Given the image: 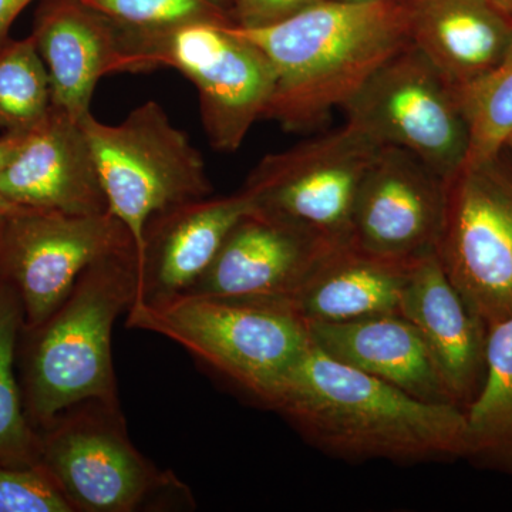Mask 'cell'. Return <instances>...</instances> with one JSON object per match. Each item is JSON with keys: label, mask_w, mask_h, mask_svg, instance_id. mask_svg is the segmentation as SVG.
I'll return each mask as SVG.
<instances>
[{"label": "cell", "mask_w": 512, "mask_h": 512, "mask_svg": "<svg viewBox=\"0 0 512 512\" xmlns=\"http://www.w3.org/2000/svg\"><path fill=\"white\" fill-rule=\"evenodd\" d=\"M269 409L316 447L350 460L433 461L468 454L466 410L417 399L343 365L313 343Z\"/></svg>", "instance_id": "1"}, {"label": "cell", "mask_w": 512, "mask_h": 512, "mask_svg": "<svg viewBox=\"0 0 512 512\" xmlns=\"http://www.w3.org/2000/svg\"><path fill=\"white\" fill-rule=\"evenodd\" d=\"M232 26L274 67L275 89L264 119L286 131L320 126L410 43L406 0H323L265 28Z\"/></svg>", "instance_id": "2"}, {"label": "cell", "mask_w": 512, "mask_h": 512, "mask_svg": "<svg viewBox=\"0 0 512 512\" xmlns=\"http://www.w3.org/2000/svg\"><path fill=\"white\" fill-rule=\"evenodd\" d=\"M137 286L136 249L117 252L90 265L45 320L23 326L16 363L36 430L77 404L119 406L111 338Z\"/></svg>", "instance_id": "3"}, {"label": "cell", "mask_w": 512, "mask_h": 512, "mask_svg": "<svg viewBox=\"0 0 512 512\" xmlns=\"http://www.w3.org/2000/svg\"><path fill=\"white\" fill-rule=\"evenodd\" d=\"M127 328L173 340L264 406L312 346L308 326L279 302L181 295L134 303Z\"/></svg>", "instance_id": "4"}, {"label": "cell", "mask_w": 512, "mask_h": 512, "mask_svg": "<svg viewBox=\"0 0 512 512\" xmlns=\"http://www.w3.org/2000/svg\"><path fill=\"white\" fill-rule=\"evenodd\" d=\"M37 434L39 467L73 512H134L192 504L183 483L134 446L120 406L77 404Z\"/></svg>", "instance_id": "5"}, {"label": "cell", "mask_w": 512, "mask_h": 512, "mask_svg": "<svg viewBox=\"0 0 512 512\" xmlns=\"http://www.w3.org/2000/svg\"><path fill=\"white\" fill-rule=\"evenodd\" d=\"M82 124L107 207L126 225L137 256L154 215L214 191L200 150L158 101H146L117 124L93 114Z\"/></svg>", "instance_id": "6"}, {"label": "cell", "mask_w": 512, "mask_h": 512, "mask_svg": "<svg viewBox=\"0 0 512 512\" xmlns=\"http://www.w3.org/2000/svg\"><path fill=\"white\" fill-rule=\"evenodd\" d=\"M436 255L485 328L511 315L512 161L505 148L448 178Z\"/></svg>", "instance_id": "7"}, {"label": "cell", "mask_w": 512, "mask_h": 512, "mask_svg": "<svg viewBox=\"0 0 512 512\" xmlns=\"http://www.w3.org/2000/svg\"><path fill=\"white\" fill-rule=\"evenodd\" d=\"M134 73L171 67L197 87L202 126L215 151L235 153L264 119L275 89L265 53L232 25L181 26L133 49Z\"/></svg>", "instance_id": "8"}, {"label": "cell", "mask_w": 512, "mask_h": 512, "mask_svg": "<svg viewBox=\"0 0 512 512\" xmlns=\"http://www.w3.org/2000/svg\"><path fill=\"white\" fill-rule=\"evenodd\" d=\"M346 123L380 147L409 151L441 177L466 164L470 133L457 87L409 43L343 107Z\"/></svg>", "instance_id": "9"}, {"label": "cell", "mask_w": 512, "mask_h": 512, "mask_svg": "<svg viewBox=\"0 0 512 512\" xmlns=\"http://www.w3.org/2000/svg\"><path fill=\"white\" fill-rule=\"evenodd\" d=\"M380 148L345 123L268 154L241 190L251 197L255 211L328 241H350L357 192Z\"/></svg>", "instance_id": "10"}, {"label": "cell", "mask_w": 512, "mask_h": 512, "mask_svg": "<svg viewBox=\"0 0 512 512\" xmlns=\"http://www.w3.org/2000/svg\"><path fill=\"white\" fill-rule=\"evenodd\" d=\"M136 249L110 211L72 215L16 207L0 222V279L18 292L25 323L45 320L94 262Z\"/></svg>", "instance_id": "11"}, {"label": "cell", "mask_w": 512, "mask_h": 512, "mask_svg": "<svg viewBox=\"0 0 512 512\" xmlns=\"http://www.w3.org/2000/svg\"><path fill=\"white\" fill-rule=\"evenodd\" d=\"M447 180L420 158L382 147L360 184L350 239L387 258L417 261L436 252Z\"/></svg>", "instance_id": "12"}, {"label": "cell", "mask_w": 512, "mask_h": 512, "mask_svg": "<svg viewBox=\"0 0 512 512\" xmlns=\"http://www.w3.org/2000/svg\"><path fill=\"white\" fill-rule=\"evenodd\" d=\"M336 244L252 211L229 231L210 266L184 293L284 303Z\"/></svg>", "instance_id": "13"}, {"label": "cell", "mask_w": 512, "mask_h": 512, "mask_svg": "<svg viewBox=\"0 0 512 512\" xmlns=\"http://www.w3.org/2000/svg\"><path fill=\"white\" fill-rule=\"evenodd\" d=\"M0 194L13 207L72 215L109 211L82 121L55 107L20 136L0 174Z\"/></svg>", "instance_id": "14"}, {"label": "cell", "mask_w": 512, "mask_h": 512, "mask_svg": "<svg viewBox=\"0 0 512 512\" xmlns=\"http://www.w3.org/2000/svg\"><path fill=\"white\" fill-rule=\"evenodd\" d=\"M49 73L52 107L77 121L92 114L97 83L111 73H134L126 36L80 0H46L32 32Z\"/></svg>", "instance_id": "15"}, {"label": "cell", "mask_w": 512, "mask_h": 512, "mask_svg": "<svg viewBox=\"0 0 512 512\" xmlns=\"http://www.w3.org/2000/svg\"><path fill=\"white\" fill-rule=\"evenodd\" d=\"M252 211L251 197L239 190L183 202L154 215L137 256L134 303L167 301L187 291L210 266L229 231Z\"/></svg>", "instance_id": "16"}, {"label": "cell", "mask_w": 512, "mask_h": 512, "mask_svg": "<svg viewBox=\"0 0 512 512\" xmlns=\"http://www.w3.org/2000/svg\"><path fill=\"white\" fill-rule=\"evenodd\" d=\"M399 313L419 330L453 403L467 410L483 386L488 329L467 308L436 252L414 264Z\"/></svg>", "instance_id": "17"}, {"label": "cell", "mask_w": 512, "mask_h": 512, "mask_svg": "<svg viewBox=\"0 0 512 512\" xmlns=\"http://www.w3.org/2000/svg\"><path fill=\"white\" fill-rule=\"evenodd\" d=\"M306 326L313 345L343 365L424 402L454 404L419 330L400 313Z\"/></svg>", "instance_id": "18"}, {"label": "cell", "mask_w": 512, "mask_h": 512, "mask_svg": "<svg viewBox=\"0 0 512 512\" xmlns=\"http://www.w3.org/2000/svg\"><path fill=\"white\" fill-rule=\"evenodd\" d=\"M410 43L456 86L497 69L512 50V19L490 0H406Z\"/></svg>", "instance_id": "19"}, {"label": "cell", "mask_w": 512, "mask_h": 512, "mask_svg": "<svg viewBox=\"0 0 512 512\" xmlns=\"http://www.w3.org/2000/svg\"><path fill=\"white\" fill-rule=\"evenodd\" d=\"M417 261L373 254L352 239L339 242L282 305L305 325L399 313L404 286Z\"/></svg>", "instance_id": "20"}, {"label": "cell", "mask_w": 512, "mask_h": 512, "mask_svg": "<svg viewBox=\"0 0 512 512\" xmlns=\"http://www.w3.org/2000/svg\"><path fill=\"white\" fill-rule=\"evenodd\" d=\"M466 419L468 454L512 456V313L488 329L484 382Z\"/></svg>", "instance_id": "21"}, {"label": "cell", "mask_w": 512, "mask_h": 512, "mask_svg": "<svg viewBox=\"0 0 512 512\" xmlns=\"http://www.w3.org/2000/svg\"><path fill=\"white\" fill-rule=\"evenodd\" d=\"M23 323L18 292L0 279V460L39 467V434L26 416L16 363Z\"/></svg>", "instance_id": "22"}, {"label": "cell", "mask_w": 512, "mask_h": 512, "mask_svg": "<svg viewBox=\"0 0 512 512\" xmlns=\"http://www.w3.org/2000/svg\"><path fill=\"white\" fill-rule=\"evenodd\" d=\"M52 109L49 73L35 39H8L0 45V130L22 134Z\"/></svg>", "instance_id": "23"}, {"label": "cell", "mask_w": 512, "mask_h": 512, "mask_svg": "<svg viewBox=\"0 0 512 512\" xmlns=\"http://www.w3.org/2000/svg\"><path fill=\"white\" fill-rule=\"evenodd\" d=\"M126 36L131 56L140 43L198 22L232 25L218 0H80ZM134 63V60H133Z\"/></svg>", "instance_id": "24"}, {"label": "cell", "mask_w": 512, "mask_h": 512, "mask_svg": "<svg viewBox=\"0 0 512 512\" xmlns=\"http://www.w3.org/2000/svg\"><path fill=\"white\" fill-rule=\"evenodd\" d=\"M457 92L470 133L466 163L501 153L512 134V50L497 69Z\"/></svg>", "instance_id": "25"}, {"label": "cell", "mask_w": 512, "mask_h": 512, "mask_svg": "<svg viewBox=\"0 0 512 512\" xmlns=\"http://www.w3.org/2000/svg\"><path fill=\"white\" fill-rule=\"evenodd\" d=\"M0 512H73L40 467L0 460Z\"/></svg>", "instance_id": "26"}, {"label": "cell", "mask_w": 512, "mask_h": 512, "mask_svg": "<svg viewBox=\"0 0 512 512\" xmlns=\"http://www.w3.org/2000/svg\"><path fill=\"white\" fill-rule=\"evenodd\" d=\"M323 0H234L232 25L255 29L275 25L318 5Z\"/></svg>", "instance_id": "27"}, {"label": "cell", "mask_w": 512, "mask_h": 512, "mask_svg": "<svg viewBox=\"0 0 512 512\" xmlns=\"http://www.w3.org/2000/svg\"><path fill=\"white\" fill-rule=\"evenodd\" d=\"M33 0H0V45L9 39L13 22Z\"/></svg>", "instance_id": "28"}, {"label": "cell", "mask_w": 512, "mask_h": 512, "mask_svg": "<svg viewBox=\"0 0 512 512\" xmlns=\"http://www.w3.org/2000/svg\"><path fill=\"white\" fill-rule=\"evenodd\" d=\"M20 136L22 134L16 133H2L0 134V174H2L3 167H5L6 161L13 153L15 147L18 146ZM16 207L10 205L5 198L0 194V214H6V212L15 210Z\"/></svg>", "instance_id": "29"}, {"label": "cell", "mask_w": 512, "mask_h": 512, "mask_svg": "<svg viewBox=\"0 0 512 512\" xmlns=\"http://www.w3.org/2000/svg\"><path fill=\"white\" fill-rule=\"evenodd\" d=\"M497 8L503 10L512 19V0H490Z\"/></svg>", "instance_id": "30"}, {"label": "cell", "mask_w": 512, "mask_h": 512, "mask_svg": "<svg viewBox=\"0 0 512 512\" xmlns=\"http://www.w3.org/2000/svg\"><path fill=\"white\" fill-rule=\"evenodd\" d=\"M505 148H507L508 153L512 156V134L511 137L508 138L507 144H505Z\"/></svg>", "instance_id": "31"}, {"label": "cell", "mask_w": 512, "mask_h": 512, "mask_svg": "<svg viewBox=\"0 0 512 512\" xmlns=\"http://www.w3.org/2000/svg\"><path fill=\"white\" fill-rule=\"evenodd\" d=\"M349 2H386V0H349Z\"/></svg>", "instance_id": "32"}, {"label": "cell", "mask_w": 512, "mask_h": 512, "mask_svg": "<svg viewBox=\"0 0 512 512\" xmlns=\"http://www.w3.org/2000/svg\"><path fill=\"white\" fill-rule=\"evenodd\" d=\"M2 215H3V214H0V222H2Z\"/></svg>", "instance_id": "33"}]
</instances>
